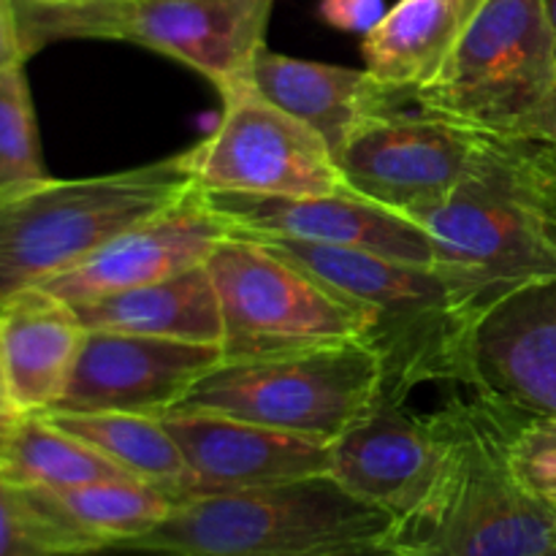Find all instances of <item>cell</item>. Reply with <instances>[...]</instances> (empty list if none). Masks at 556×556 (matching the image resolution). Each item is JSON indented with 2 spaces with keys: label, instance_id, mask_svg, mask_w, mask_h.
<instances>
[{
  "label": "cell",
  "instance_id": "18",
  "mask_svg": "<svg viewBox=\"0 0 556 556\" xmlns=\"http://www.w3.org/2000/svg\"><path fill=\"white\" fill-rule=\"evenodd\" d=\"M11 494L33 541L54 556L123 552L174 508L166 492L141 481H98L71 489L11 483Z\"/></svg>",
  "mask_w": 556,
  "mask_h": 556
},
{
  "label": "cell",
  "instance_id": "5",
  "mask_svg": "<svg viewBox=\"0 0 556 556\" xmlns=\"http://www.w3.org/2000/svg\"><path fill=\"white\" fill-rule=\"evenodd\" d=\"M195 188L185 152L103 177L5 185L0 188V304L74 269Z\"/></svg>",
  "mask_w": 556,
  "mask_h": 556
},
{
  "label": "cell",
  "instance_id": "4",
  "mask_svg": "<svg viewBox=\"0 0 556 556\" xmlns=\"http://www.w3.org/2000/svg\"><path fill=\"white\" fill-rule=\"evenodd\" d=\"M253 239L372 307L369 345L383 362V394L407 402L424 383L470 386V340L481 304L443 269L293 239Z\"/></svg>",
  "mask_w": 556,
  "mask_h": 556
},
{
  "label": "cell",
  "instance_id": "30",
  "mask_svg": "<svg viewBox=\"0 0 556 556\" xmlns=\"http://www.w3.org/2000/svg\"><path fill=\"white\" fill-rule=\"evenodd\" d=\"M508 136H514V139L538 141V144L554 147L556 150V90L543 106H538L535 112L527 114Z\"/></svg>",
  "mask_w": 556,
  "mask_h": 556
},
{
  "label": "cell",
  "instance_id": "6",
  "mask_svg": "<svg viewBox=\"0 0 556 556\" xmlns=\"http://www.w3.org/2000/svg\"><path fill=\"white\" fill-rule=\"evenodd\" d=\"M275 0H16L27 54L65 38L128 41L179 60L217 90L248 79Z\"/></svg>",
  "mask_w": 556,
  "mask_h": 556
},
{
  "label": "cell",
  "instance_id": "2",
  "mask_svg": "<svg viewBox=\"0 0 556 556\" xmlns=\"http://www.w3.org/2000/svg\"><path fill=\"white\" fill-rule=\"evenodd\" d=\"M448 459L427 503L396 525L402 556H556V516L510 465L527 418L454 396L443 410Z\"/></svg>",
  "mask_w": 556,
  "mask_h": 556
},
{
  "label": "cell",
  "instance_id": "28",
  "mask_svg": "<svg viewBox=\"0 0 556 556\" xmlns=\"http://www.w3.org/2000/svg\"><path fill=\"white\" fill-rule=\"evenodd\" d=\"M0 556H54L38 546L27 527L22 525L11 483L5 481L3 472H0Z\"/></svg>",
  "mask_w": 556,
  "mask_h": 556
},
{
  "label": "cell",
  "instance_id": "10",
  "mask_svg": "<svg viewBox=\"0 0 556 556\" xmlns=\"http://www.w3.org/2000/svg\"><path fill=\"white\" fill-rule=\"evenodd\" d=\"M220 96L226 103L220 125L185 150L201 190L291 199L351 193L326 141L266 101L250 79Z\"/></svg>",
  "mask_w": 556,
  "mask_h": 556
},
{
  "label": "cell",
  "instance_id": "29",
  "mask_svg": "<svg viewBox=\"0 0 556 556\" xmlns=\"http://www.w3.org/2000/svg\"><path fill=\"white\" fill-rule=\"evenodd\" d=\"M27 58L16 0H0V71L25 65Z\"/></svg>",
  "mask_w": 556,
  "mask_h": 556
},
{
  "label": "cell",
  "instance_id": "25",
  "mask_svg": "<svg viewBox=\"0 0 556 556\" xmlns=\"http://www.w3.org/2000/svg\"><path fill=\"white\" fill-rule=\"evenodd\" d=\"M47 177L25 65L0 71V188Z\"/></svg>",
  "mask_w": 556,
  "mask_h": 556
},
{
  "label": "cell",
  "instance_id": "24",
  "mask_svg": "<svg viewBox=\"0 0 556 556\" xmlns=\"http://www.w3.org/2000/svg\"><path fill=\"white\" fill-rule=\"evenodd\" d=\"M5 481L20 486L71 489L98 481H136L85 440L63 432L43 416H25L9 454L0 462Z\"/></svg>",
  "mask_w": 556,
  "mask_h": 556
},
{
  "label": "cell",
  "instance_id": "3",
  "mask_svg": "<svg viewBox=\"0 0 556 556\" xmlns=\"http://www.w3.org/2000/svg\"><path fill=\"white\" fill-rule=\"evenodd\" d=\"M123 552L161 556H402L396 519L331 476L177 500Z\"/></svg>",
  "mask_w": 556,
  "mask_h": 556
},
{
  "label": "cell",
  "instance_id": "23",
  "mask_svg": "<svg viewBox=\"0 0 556 556\" xmlns=\"http://www.w3.org/2000/svg\"><path fill=\"white\" fill-rule=\"evenodd\" d=\"M49 424L85 440L136 481L161 489L177 503L190 494L185 456L161 418L134 413H41Z\"/></svg>",
  "mask_w": 556,
  "mask_h": 556
},
{
  "label": "cell",
  "instance_id": "26",
  "mask_svg": "<svg viewBox=\"0 0 556 556\" xmlns=\"http://www.w3.org/2000/svg\"><path fill=\"white\" fill-rule=\"evenodd\" d=\"M510 465L538 497L556 500V418H527L510 440Z\"/></svg>",
  "mask_w": 556,
  "mask_h": 556
},
{
  "label": "cell",
  "instance_id": "21",
  "mask_svg": "<svg viewBox=\"0 0 556 556\" xmlns=\"http://www.w3.org/2000/svg\"><path fill=\"white\" fill-rule=\"evenodd\" d=\"M71 307L87 331H123L204 345H223L226 337L220 302L206 266Z\"/></svg>",
  "mask_w": 556,
  "mask_h": 556
},
{
  "label": "cell",
  "instance_id": "7",
  "mask_svg": "<svg viewBox=\"0 0 556 556\" xmlns=\"http://www.w3.org/2000/svg\"><path fill=\"white\" fill-rule=\"evenodd\" d=\"M383 362L369 342H331L223 358L174 410H201L304 438L337 440L380 394Z\"/></svg>",
  "mask_w": 556,
  "mask_h": 556
},
{
  "label": "cell",
  "instance_id": "16",
  "mask_svg": "<svg viewBox=\"0 0 556 556\" xmlns=\"http://www.w3.org/2000/svg\"><path fill=\"white\" fill-rule=\"evenodd\" d=\"M228 233L231 226L212 210L204 190L195 188L182 201L136 223L90 258L38 288L68 304L112 296L204 266Z\"/></svg>",
  "mask_w": 556,
  "mask_h": 556
},
{
  "label": "cell",
  "instance_id": "33",
  "mask_svg": "<svg viewBox=\"0 0 556 556\" xmlns=\"http://www.w3.org/2000/svg\"><path fill=\"white\" fill-rule=\"evenodd\" d=\"M543 9H546V20H548V27H552L554 52H556V0H543Z\"/></svg>",
  "mask_w": 556,
  "mask_h": 556
},
{
  "label": "cell",
  "instance_id": "27",
  "mask_svg": "<svg viewBox=\"0 0 556 556\" xmlns=\"http://www.w3.org/2000/svg\"><path fill=\"white\" fill-rule=\"evenodd\" d=\"M386 11V0H320V20L326 25L358 36H367Z\"/></svg>",
  "mask_w": 556,
  "mask_h": 556
},
{
  "label": "cell",
  "instance_id": "13",
  "mask_svg": "<svg viewBox=\"0 0 556 556\" xmlns=\"http://www.w3.org/2000/svg\"><path fill=\"white\" fill-rule=\"evenodd\" d=\"M223 358V345L87 331L68 386L52 410L161 418Z\"/></svg>",
  "mask_w": 556,
  "mask_h": 556
},
{
  "label": "cell",
  "instance_id": "12",
  "mask_svg": "<svg viewBox=\"0 0 556 556\" xmlns=\"http://www.w3.org/2000/svg\"><path fill=\"white\" fill-rule=\"evenodd\" d=\"M448 459V434L440 413L416 416L380 391L372 405L331 440L329 476L353 497L410 519L438 486Z\"/></svg>",
  "mask_w": 556,
  "mask_h": 556
},
{
  "label": "cell",
  "instance_id": "11",
  "mask_svg": "<svg viewBox=\"0 0 556 556\" xmlns=\"http://www.w3.org/2000/svg\"><path fill=\"white\" fill-rule=\"evenodd\" d=\"M481 130L429 112L378 114L337 155L348 190L358 199L421 220L462 182Z\"/></svg>",
  "mask_w": 556,
  "mask_h": 556
},
{
  "label": "cell",
  "instance_id": "19",
  "mask_svg": "<svg viewBox=\"0 0 556 556\" xmlns=\"http://www.w3.org/2000/svg\"><path fill=\"white\" fill-rule=\"evenodd\" d=\"M248 79L266 101L315 130L334 157L364 123L400 109L396 101L407 96L386 87L367 68L313 63L271 52L266 43L255 52Z\"/></svg>",
  "mask_w": 556,
  "mask_h": 556
},
{
  "label": "cell",
  "instance_id": "8",
  "mask_svg": "<svg viewBox=\"0 0 556 556\" xmlns=\"http://www.w3.org/2000/svg\"><path fill=\"white\" fill-rule=\"evenodd\" d=\"M204 266L220 302L226 358L369 342L375 329L369 304L337 291L244 233L223 237Z\"/></svg>",
  "mask_w": 556,
  "mask_h": 556
},
{
  "label": "cell",
  "instance_id": "9",
  "mask_svg": "<svg viewBox=\"0 0 556 556\" xmlns=\"http://www.w3.org/2000/svg\"><path fill=\"white\" fill-rule=\"evenodd\" d=\"M556 90V52L543 0H481L418 109L508 136Z\"/></svg>",
  "mask_w": 556,
  "mask_h": 556
},
{
  "label": "cell",
  "instance_id": "20",
  "mask_svg": "<svg viewBox=\"0 0 556 556\" xmlns=\"http://www.w3.org/2000/svg\"><path fill=\"white\" fill-rule=\"evenodd\" d=\"M85 337L76 309L43 288L0 304V367L20 413L41 416L58 405Z\"/></svg>",
  "mask_w": 556,
  "mask_h": 556
},
{
  "label": "cell",
  "instance_id": "14",
  "mask_svg": "<svg viewBox=\"0 0 556 556\" xmlns=\"http://www.w3.org/2000/svg\"><path fill=\"white\" fill-rule=\"evenodd\" d=\"M212 210L248 237L293 239L337 250L372 253L405 264L434 266L432 237L421 223L351 193L248 195L206 193Z\"/></svg>",
  "mask_w": 556,
  "mask_h": 556
},
{
  "label": "cell",
  "instance_id": "22",
  "mask_svg": "<svg viewBox=\"0 0 556 556\" xmlns=\"http://www.w3.org/2000/svg\"><path fill=\"white\" fill-rule=\"evenodd\" d=\"M481 0H400L364 36L367 71L396 92L421 90L443 71Z\"/></svg>",
  "mask_w": 556,
  "mask_h": 556
},
{
  "label": "cell",
  "instance_id": "1",
  "mask_svg": "<svg viewBox=\"0 0 556 556\" xmlns=\"http://www.w3.org/2000/svg\"><path fill=\"white\" fill-rule=\"evenodd\" d=\"M418 223L432 237L434 266L481 313L505 293L556 280V195L538 141L481 130L462 182Z\"/></svg>",
  "mask_w": 556,
  "mask_h": 556
},
{
  "label": "cell",
  "instance_id": "15",
  "mask_svg": "<svg viewBox=\"0 0 556 556\" xmlns=\"http://www.w3.org/2000/svg\"><path fill=\"white\" fill-rule=\"evenodd\" d=\"M519 418H556V280L489 304L470 340V386Z\"/></svg>",
  "mask_w": 556,
  "mask_h": 556
},
{
  "label": "cell",
  "instance_id": "17",
  "mask_svg": "<svg viewBox=\"0 0 556 556\" xmlns=\"http://www.w3.org/2000/svg\"><path fill=\"white\" fill-rule=\"evenodd\" d=\"M161 421L177 440L193 478L188 497L277 486L331 470L329 440L201 410H168Z\"/></svg>",
  "mask_w": 556,
  "mask_h": 556
},
{
  "label": "cell",
  "instance_id": "34",
  "mask_svg": "<svg viewBox=\"0 0 556 556\" xmlns=\"http://www.w3.org/2000/svg\"><path fill=\"white\" fill-rule=\"evenodd\" d=\"M41 3H60V0H41Z\"/></svg>",
  "mask_w": 556,
  "mask_h": 556
},
{
  "label": "cell",
  "instance_id": "31",
  "mask_svg": "<svg viewBox=\"0 0 556 556\" xmlns=\"http://www.w3.org/2000/svg\"><path fill=\"white\" fill-rule=\"evenodd\" d=\"M22 418H25V413H20V407L11 400L9 386H5L3 378V367H0V462L9 454V445L11 440H14L16 427H20Z\"/></svg>",
  "mask_w": 556,
  "mask_h": 556
},
{
  "label": "cell",
  "instance_id": "32",
  "mask_svg": "<svg viewBox=\"0 0 556 556\" xmlns=\"http://www.w3.org/2000/svg\"><path fill=\"white\" fill-rule=\"evenodd\" d=\"M541 150H543V161H546L548 177H552V188H554V195H556V150H554V147H546V144H541Z\"/></svg>",
  "mask_w": 556,
  "mask_h": 556
},
{
  "label": "cell",
  "instance_id": "35",
  "mask_svg": "<svg viewBox=\"0 0 556 556\" xmlns=\"http://www.w3.org/2000/svg\"><path fill=\"white\" fill-rule=\"evenodd\" d=\"M552 505H554V516H556V500H554V503H552Z\"/></svg>",
  "mask_w": 556,
  "mask_h": 556
}]
</instances>
